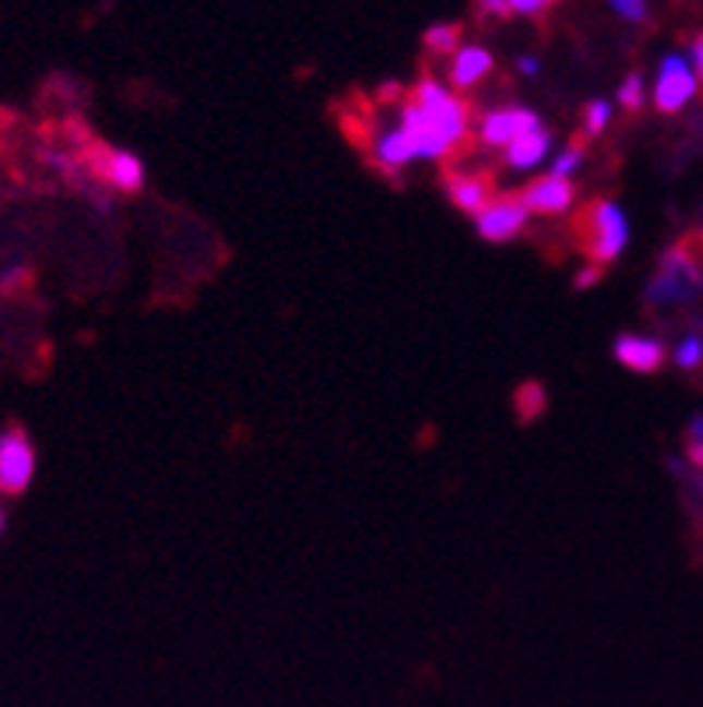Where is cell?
<instances>
[{
    "mask_svg": "<svg viewBox=\"0 0 703 707\" xmlns=\"http://www.w3.org/2000/svg\"><path fill=\"white\" fill-rule=\"evenodd\" d=\"M398 128L412 137L415 159L450 163L472 148V106L436 77H422L401 103Z\"/></svg>",
    "mask_w": 703,
    "mask_h": 707,
    "instance_id": "obj_1",
    "label": "cell"
},
{
    "mask_svg": "<svg viewBox=\"0 0 703 707\" xmlns=\"http://www.w3.org/2000/svg\"><path fill=\"white\" fill-rule=\"evenodd\" d=\"M573 236H577V247L584 250V257L591 264L608 268V264H613L630 243L627 212L608 197L587 201L584 208L573 215Z\"/></svg>",
    "mask_w": 703,
    "mask_h": 707,
    "instance_id": "obj_2",
    "label": "cell"
},
{
    "mask_svg": "<svg viewBox=\"0 0 703 707\" xmlns=\"http://www.w3.org/2000/svg\"><path fill=\"white\" fill-rule=\"evenodd\" d=\"M703 292V232H690L662 257V268L647 286L651 307H676Z\"/></svg>",
    "mask_w": 703,
    "mask_h": 707,
    "instance_id": "obj_3",
    "label": "cell"
},
{
    "mask_svg": "<svg viewBox=\"0 0 703 707\" xmlns=\"http://www.w3.org/2000/svg\"><path fill=\"white\" fill-rule=\"evenodd\" d=\"M696 71L682 53H668L658 64V77H654V106L662 113H679V109L696 96Z\"/></svg>",
    "mask_w": 703,
    "mask_h": 707,
    "instance_id": "obj_4",
    "label": "cell"
},
{
    "mask_svg": "<svg viewBox=\"0 0 703 707\" xmlns=\"http://www.w3.org/2000/svg\"><path fill=\"white\" fill-rule=\"evenodd\" d=\"M85 163L92 169V177L113 183L117 191H123V194H137L141 187H145V166H141V159H137V155H131V152L92 145L85 152Z\"/></svg>",
    "mask_w": 703,
    "mask_h": 707,
    "instance_id": "obj_5",
    "label": "cell"
},
{
    "mask_svg": "<svg viewBox=\"0 0 703 707\" xmlns=\"http://www.w3.org/2000/svg\"><path fill=\"white\" fill-rule=\"evenodd\" d=\"M33 471H36V451L28 444V436L19 427L0 433V493L8 496L25 493V486L33 482Z\"/></svg>",
    "mask_w": 703,
    "mask_h": 707,
    "instance_id": "obj_6",
    "label": "cell"
},
{
    "mask_svg": "<svg viewBox=\"0 0 703 707\" xmlns=\"http://www.w3.org/2000/svg\"><path fill=\"white\" fill-rule=\"evenodd\" d=\"M528 208H524V201L521 194L513 191V194H496L486 208H482L475 215V229L482 240H489V243H507L513 240V236H521V229L528 226Z\"/></svg>",
    "mask_w": 703,
    "mask_h": 707,
    "instance_id": "obj_7",
    "label": "cell"
},
{
    "mask_svg": "<svg viewBox=\"0 0 703 707\" xmlns=\"http://www.w3.org/2000/svg\"><path fill=\"white\" fill-rule=\"evenodd\" d=\"M542 120L535 109H524V106H504V109H493V113L482 117L478 123V141L489 148H510L513 141L538 131Z\"/></svg>",
    "mask_w": 703,
    "mask_h": 707,
    "instance_id": "obj_8",
    "label": "cell"
},
{
    "mask_svg": "<svg viewBox=\"0 0 703 707\" xmlns=\"http://www.w3.org/2000/svg\"><path fill=\"white\" fill-rule=\"evenodd\" d=\"M524 208L528 212H538V215H567L577 201V187L570 180H559L553 172H545V177L531 180L524 191H518Z\"/></svg>",
    "mask_w": 703,
    "mask_h": 707,
    "instance_id": "obj_9",
    "label": "cell"
},
{
    "mask_svg": "<svg viewBox=\"0 0 703 707\" xmlns=\"http://www.w3.org/2000/svg\"><path fill=\"white\" fill-rule=\"evenodd\" d=\"M447 197L454 208L478 215L496 197L489 172H447Z\"/></svg>",
    "mask_w": 703,
    "mask_h": 707,
    "instance_id": "obj_10",
    "label": "cell"
},
{
    "mask_svg": "<svg viewBox=\"0 0 703 707\" xmlns=\"http://www.w3.org/2000/svg\"><path fill=\"white\" fill-rule=\"evenodd\" d=\"M616 363H622L633 373H658L665 367V345L658 338H640V335H619L613 345Z\"/></svg>",
    "mask_w": 703,
    "mask_h": 707,
    "instance_id": "obj_11",
    "label": "cell"
},
{
    "mask_svg": "<svg viewBox=\"0 0 703 707\" xmlns=\"http://www.w3.org/2000/svg\"><path fill=\"white\" fill-rule=\"evenodd\" d=\"M493 64H496V60H493V53L486 50V46L468 43L454 53V60H450V85L461 88V92L472 88V85L482 82V77H489Z\"/></svg>",
    "mask_w": 703,
    "mask_h": 707,
    "instance_id": "obj_12",
    "label": "cell"
},
{
    "mask_svg": "<svg viewBox=\"0 0 703 707\" xmlns=\"http://www.w3.org/2000/svg\"><path fill=\"white\" fill-rule=\"evenodd\" d=\"M369 159L377 163L387 177H395L398 169H404L412 159H415V148H412V137L404 134L401 128H390V131H380L377 141H373L369 148Z\"/></svg>",
    "mask_w": 703,
    "mask_h": 707,
    "instance_id": "obj_13",
    "label": "cell"
},
{
    "mask_svg": "<svg viewBox=\"0 0 703 707\" xmlns=\"http://www.w3.org/2000/svg\"><path fill=\"white\" fill-rule=\"evenodd\" d=\"M549 152H553V131L542 123L538 131H531V134L513 141V145L504 155H507V166L510 169H535V166L545 163V155H549Z\"/></svg>",
    "mask_w": 703,
    "mask_h": 707,
    "instance_id": "obj_14",
    "label": "cell"
},
{
    "mask_svg": "<svg viewBox=\"0 0 703 707\" xmlns=\"http://www.w3.org/2000/svg\"><path fill=\"white\" fill-rule=\"evenodd\" d=\"M545 408H549V395H545L538 381H528L513 391V412H518L521 422H535L538 416H545Z\"/></svg>",
    "mask_w": 703,
    "mask_h": 707,
    "instance_id": "obj_15",
    "label": "cell"
},
{
    "mask_svg": "<svg viewBox=\"0 0 703 707\" xmlns=\"http://www.w3.org/2000/svg\"><path fill=\"white\" fill-rule=\"evenodd\" d=\"M461 39H464V28H461L458 22H440V25L426 28V36H422V43H426V50H429V53H440V57L458 53L461 46H464Z\"/></svg>",
    "mask_w": 703,
    "mask_h": 707,
    "instance_id": "obj_16",
    "label": "cell"
},
{
    "mask_svg": "<svg viewBox=\"0 0 703 707\" xmlns=\"http://www.w3.org/2000/svg\"><path fill=\"white\" fill-rule=\"evenodd\" d=\"M584 159H587V152H584V141L577 137L570 148H562V152L556 155V159H553V169H549V172H553V177H559V180H570L573 172L584 166Z\"/></svg>",
    "mask_w": 703,
    "mask_h": 707,
    "instance_id": "obj_17",
    "label": "cell"
},
{
    "mask_svg": "<svg viewBox=\"0 0 703 707\" xmlns=\"http://www.w3.org/2000/svg\"><path fill=\"white\" fill-rule=\"evenodd\" d=\"M608 120H613V106H608L605 99L587 103V109H584V141H595L608 128Z\"/></svg>",
    "mask_w": 703,
    "mask_h": 707,
    "instance_id": "obj_18",
    "label": "cell"
},
{
    "mask_svg": "<svg viewBox=\"0 0 703 707\" xmlns=\"http://www.w3.org/2000/svg\"><path fill=\"white\" fill-rule=\"evenodd\" d=\"M619 106L622 109H630V113H637L640 106H644V74L640 71H633V74H627L622 77V85H619Z\"/></svg>",
    "mask_w": 703,
    "mask_h": 707,
    "instance_id": "obj_19",
    "label": "cell"
},
{
    "mask_svg": "<svg viewBox=\"0 0 703 707\" xmlns=\"http://www.w3.org/2000/svg\"><path fill=\"white\" fill-rule=\"evenodd\" d=\"M703 363V338L696 335H686L676 349V367L679 370H696Z\"/></svg>",
    "mask_w": 703,
    "mask_h": 707,
    "instance_id": "obj_20",
    "label": "cell"
},
{
    "mask_svg": "<svg viewBox=\"0 0 703 707\" xmlns=\"http://www.w3.org/2000/svg\"><path fill=\"white\" fill-rule=\"evenodd\" d=\"M549 11V0H510V14H518V19H545Z\"/></svg>",
    "mask_w": 703,
    "mask_h": 707,
    "instance_id": "obj_21",
    "label": "cell"
},
{
    "mask_svg": "<svg viewBox=\"0 0 703 707\" xmlns=\"http://www.w3.org/2000/svg\"><path fill=\"white\" fill-rule=\"evenodd\" d=\"M613 11L619 14V19H627V22H644L647 4H644V0H613Z\"/></svg>",
    "mask_w": 703,
    "mask_h": 707,
    "instance_id": "obj_22",
    "label": "cell"
},
{
    "mask_svg": "<svg viewBox=\"0 0 703 707\" xmlns=\"http://www.w3.org/2000/svg\"><path fill=\"white\" fill-rule=\"evenodd\" d=\"M478 19H510V0H482L475 4Z\"/></svg>",
    "mask_w": 703,
    "mask_h": 707,
    "instance_id": "obj_23",
    "label": "cell"
},
{
    "mask_svg": "<svg viewBox=\"0 0 703 707\" xmlns=\"http://www.w3.org/2000/svg\"><path fill=\"white\" fill-rule=\"evenodd\" d=\"M377 99L384 103V106H390V103H404L409 99V92H404V85H398V82H390V85H380V92H377Z\"/></svg>",
    "mask_w": 703,
    "mask_h": 707,
    "instance_id": "obj_24",
    "label": "cell"
},
{
    "mask_svg": "<svg viewBox=\"0 0 703 707\" xmlns=\"http://www.w3.org/2000/svg\"><path fill=\"white\" fill-rule=\"evenodd\" d=\"M602 272H605V268H598V264H587V268L573 278V289H591L595 281H602Z\"/></svg>",
    "mask_w": 703,
    "mask_h": 707,
    "instance_id": "obj_25",
    "label": "cell"
},
{
    "mask_svg": "<svg viewBox=\"0 0 703 707\" xmlns=\"http://www.w3.org/2000/svg\"><path fill=\"white\" fill-rule=\"evenodd\" d=\"M686 440H690V444H703V416L690 419V427H686Z\"/></svg>",
    "mask_w": 703,
    "mask_h": 707,
    "instance_id": "obj_26",
    "label": "cell"
},
{
    "mask_svg": "<svg viewBox=\"0 0 703 707\" xmlns=\"http://www.w3.org/2000/svg\"><path fill=\"white\" fill-rule=\"evenodd\" d=\"M518 71H521L524 77H538V71H542L538 57H521V60H518Z\"/></svg>",
    "mask_w": 703,
    "mask_h": 707,
    "instance_id": "obj_27",
    "label": "cell"
},
{
    "mask_svg": "<svg viewBox=\"0 0 703 707\" xmlns=\"http://www.w3.org/2000/svg\"><path fill=\"white\" fill-rule=\"evenodd\" d=\"M693 64H696V82L703 85V33L693 43Z\"/></svg>",
    "mask_w": 703,
    "mask_h": 707,
    "instance_id": "obj_28",
    "label": "cell"
},
{
    "mask_svg": "<svg viewBox=\"0 0 703 707\" xmlns=\"http://www.w3.org/2000/svg\"><path fill=\"white\" fill-rule=\"evenodd\" d=\"M690 462L696 468H703V444H690Z\"/></svg>",
    "mask_w": 703,
    "mask_h": 707,
    "instance_id": "obj_29",
    "label": "cell"
},
{
    "mask_svg": "<svg viewBox=\"0 0 703 707\" xmlns=\"http://www.w3.org/2000/svg\"><path fill=\"white\" fill-rule=\"evenodd\" d=\"M700 490H703V479H700Z\"/></svg>",
    "mask_w": 703,
    "mask_h": 707,
    "instance_id": "obj_30",
    "label": "cell"
}]
</instances>
